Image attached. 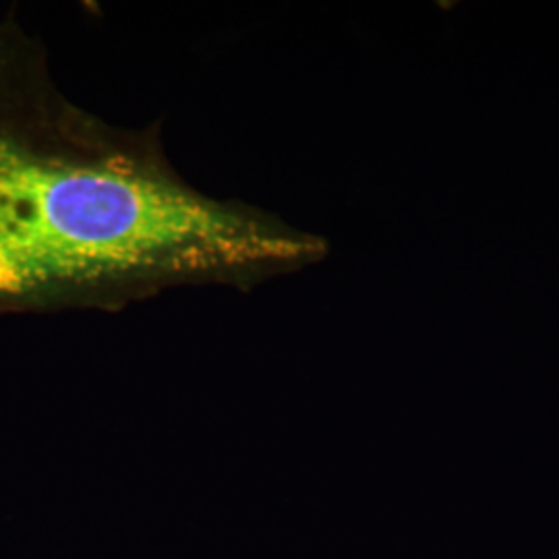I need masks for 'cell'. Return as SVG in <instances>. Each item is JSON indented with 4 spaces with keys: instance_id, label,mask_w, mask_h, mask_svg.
Wrapping results in <instances>:
<instances>
[{
    "instance_id": "obj_1",
    "label": "cell",
    "mask_w": 559,
    "mask_h": 559,
    "mask_svg": "<svg viewBox=\"0 0 559 559\" xmlns=\"http://www.w3.org/2000/svg\"><path fill=\"white\" fill-rule=\"evenodd\" d=\"M323 255L320 237L193 187L158 122L124 129L69 100L41 41L0 17V318L251 290Z\"/></svg>"
}]
</instances>
